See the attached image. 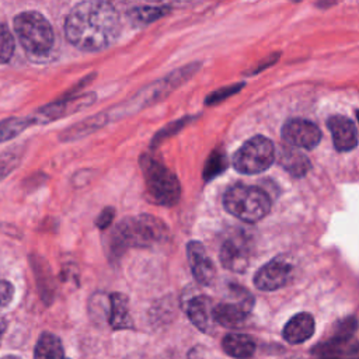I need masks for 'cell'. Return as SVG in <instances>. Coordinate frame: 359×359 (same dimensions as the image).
I'll use <instances>...</instances> for the list:
<instances>
[{"label": "cell", "instance_id": "obj_26", "mask_svg": "<svg viewBox=\"0 0 359 359\" xmlns=\"http://www.w3.org/2000/svg\"><path fill=\"white\" fill-rule=\"evenodd\" d=\"M22 151L20 149H10L0 154V181L6 178L20 164Z\"/></svg>", "mask_w": 359, "mask_h": 359}, {"label": "cell", "instance_id": "obj_13", "mask_svg": "<svg viewBox=\"0 0 359 359\" xmlns=\"http://www.w3.org/2000/svg\"><path fill=\"white\" fill-rule=\"evenodd\" d=\"M187 257L195 280L203 286L212 285L216 278V268L205 247L199 241H189L187 245Z\"/></svg>", "mask_w": 359, "mask_h": 359}, {"label": "cell", "instance_id": "obj_27", "mask_svg": "<svg viewBox=\"0 0 359 359\" xmlns=\"http://www.w3.org/2000/svg\"><path fill=\"white\" fill-rule=\"evenodd\" d=\"M31 264L38 280V286L42 290L45 289V285H46V289H52V272L48 268V264L41 257H32Z\"/></svg>", "mask_w": 359, "mask_h": 359}, {"label": "cell", "instance_id": "obj_35", "mask_svg": "<svg viewBox=\"0 0 359 359\" xmlns=\"http://www.w3.org/2000/svg\"><path fill=\"white\" fill-rule=\"evenodd\" d=\"M358 118H359V114H358Z\"/></svg>", "mask_w": 359, "mask_h": 359}, {"label": "cell", "instance_id": "obj_19", "mask_svg": "<svg viewBox=\"0 0 359 359\" xmlns=\"http://www.w3.org/2000/svg\"><path fill=\"white\" fill-rule=\"evenodd\" d=\"M34 359H65L62 341L52 332H42L34 349Z\"/></svg>", "mask_w": 359, "mask_h": 359}, {"label": "cell", "instance_id": "obj_23", "mask_svg": "<svg viewBox=\"0 0 359 359\" xmlns=\"http://www.w3.org/2000/svg\"><path fill=\"white\" fill-rule=\"evenodd\" d=\"M171 11L170 6H140L132 8L128 15L136 25H147Z\"/></svg>", "mask_w": 359, "mask_h": 359}, {"label": "cell", "instance_id": "obj_24", "mask_svg": "<svg viewBox=\"0 0 359 359\" xmlns=\"http://www.w3.org/2000/svg\"><path fill=\"white\" fill-rule=\"evenodd\" d=\"M356 328H358V320L355 317H346L335 324L334 332L331 334L328 341L335 345L345 346L352 338V335L355 334Z\"/></svg>", "mask_w": 359, "mask_h": 359}, {"label": "cell", "instance_id": "obj_15", "mask_svg": "<svg viewBox=\"0 0 359 359\" xmlns=\"http://www.w3.org/2000/svg\"><path fill=\"white\" fill-rule=\"evenodd\" d=\"M215 304L208 296H195L187 303V316L189 321L202 332L209 334L213 331Z\"/></svg>", "mask_w": 359, "mask_h": 359}, {"label": "cell", "instance_id": "obj_32", "mask_svg": "<svg viewBox=\"0 0 359 359\" xmlns=\"http://www.w3.org/2000/svg\"><path fill=\"white\" fill-rule=\"evenodd\" d=\"M114 217H115V210H114V208H109V206H108V208L102 209L101 213L98 215V217L95 219V226H97L98 229L104 230V229H107V227L111 226Z\"/></svg>", "mask_w": 359, "mask_h": 359}, {"label": "cell", "instance_id": "obj_28", "mask_svg": "<svg viewBox=\"0 0 359 359\" xmlns=\"http://www.w3.org/2000/svg\"><path fill=\"white\" fill-rule=\"evenodd\" d=\"M226 168V160L224 156L219 151H215L210 154V157L206 161L205 165V171H203V177L206 181L212 180L213 177H216L217 174H220L223 170Z\"/></svg>", "mask_w": 359, "mask_h": 359}, {"label": "cell", "instance_id": "obj_12", "mask_svg": "<svg viewBox=\"0 0 359 359\" xmlns=\"http://www.w3.org/2000/svg\"><path fill=\"white\" fill-rule=\"evenodd\" d=\"M222 265L233 272H243L250 264V245L243 236L229 237L220 248Z\"/></svg>", "mask_w": 359, "mask_h": 359}, {"label": "cell", "instance_id": "obj_20", "mask_svg": "<svg viewBox=\"0 0 359 359\" xmlns=\"http://www.w3.org/2000/svg\"><path fill=\"white\" fill-rule=\"evenodd\" d=\"M108 122V118L105 115V112H100L97 115H93V116H88L87 119L76 123L74 126H70L67 128L66 130H63L60 133V139L67 142V140H76V139H80L83 136H87L90 135L91 132L100 129L101 126L107 125Z\"/></svg>", "mask_w": 359, "mask_h": 359}, {"label": "cell", "instance_id": "obj_1", "mask_svg": "<svg viewBox=\"0 0 359 359\" xmlns=\"http://www.w3.org/2000/svg\"><path fill=\"white\" fill-rule=\"evenodd\" d=\"M121 18L111 3L81 1L66 15L65 35L77 49L100 52L111 46L121 34Z\"/></svg>", "mask_w": 359, "mask_h": 359}, {"label": "cell", "instance_id": "obj_8", "mask_svg": "<svg viewBox=\"0 0 359 359\" xmlns=\"http://www.w3.org/2000/svg\"><path fill=\"white\" fill-rule=\"evenodd\" d=\"M231 292L236 297L233 302H222L213 309L215 323L226 328L241 327L254 307V297L244 289L233 286Z\"/></svg>", "mask_w": 359, "mask_h": 359}, {"label": "cell", "instance_id": "obj_5", "mask_svg": "<svg viewBox=\"0 0 359 359\" xmlns=\"http://www.w3.org/2000/svg\"><path fill=\"white\" fill-rule=\"evenodd\" d=\"M198 63L182 66L181 69H177L175 72H171L165 77H163L158 81H154L153 84L147 86L146 88H142L136 95H133L128 104H121L119 107H114L109 111H104L107 114L108 121L109 119H118L123 115H128L133 111H137L139 108L147 107L153 102H156L160 98H164L170 91L181 86L185 80H188L196 70H198Z\"/></svg>", "mask_w": 359, "mask_h": 359}, {"label": "cell", "instance_id": "obj_25", "mask_svg": "<svg viewBox=\"0 0 359 359\" xmlns=\"http://www.w3.org/2000/svg\"><path fill=\"white\" fill-rule=\"evenodd\" d=\"M15 42L8 25L0 18V65L7 63L14 53Z\"/></svg>", "mask_w": 359, "mask_h": 359}, {"label": "cell", "instance_id": "obj_7", "mask_svg": "<svg viewBox=\"0 0 359 359\" xmlns=\"http://www.w3.org/2000/svg\"><path fill=\"white\" fill-rule=\"evenodd\" d=\"M273 160V143L264 136H254L234 153L233 167L241 174L251 175L269 168Z\"/></svg>", "mask_w": 359, "mask_h": 359}, {"label": "cell", "instance_id": "obj_3", "mask_svg": "<svg viewBox=\"0 0 359 359\" xmlns=\"http://www.w3.org/2000/svg\"><path fill=\"white\" fill-rule=\"evenodd\" d=\"M14 29L24 50L31 57H46L55 43L50 22L38 11H22L14 18Z\"/></svg>", "mask_w": 359, "mask_h": 359}, {"label": "cell", "instance_id": "obj_10", "mask_svg": "<svg viewBox=\"0 0 359 359\" xmlns=\"http://www.w3.org/2000/svg\"><path fill=\"white\" fill-rule=\"evenodd\" d=\"M283 139L299 149H314L321 140V130L316 123L302 118L289 119L282 128Z\"/></svg>", "mask_w": 359, "mask_h": 359}, {"label": "cell", "instance_id": "obj_17", "mask_svg": "<svg viewBox=\"0 0 359 359\" xmlns=\"http://www.w3.org/2000/svg\"><path fill=\"white\" fill-rule=\"evenodd\" d=\"M108 324L114 330L133 328V321L129 310V299L126 294L114 292L109 294Z\"/></svg>", "mask_w": 359, "mask_h": 359}, {"label": "cell", "instance_id": "obj_30", "mask_svg": "<svg viewBox=\"0 0 359 359\" xmlns=\"http://www.w3.org/2000/svg\"><path fill=\"white\" fill-rule=\"evenodd\" d=\"M241 87H243V84H234V86H230V87H224V88L216 90V91H213L212 94H209V95L206 97V101H205V102H206L208 105L220 102V101H223L224 98L230 97L231 94L237 93L238 88H241Z\"/></svg>", "mask_w": 359, "mask_h": 359}, {"label": "cell", "instance_id": "obj_2", "mask_svg": "<svg viewBox=\"0 0 359 359\" xmlns=\"http://www.w3.org/2000/svg\"><path fill=\"white\" fill-rule=\"evenodd\" d=\"M170 238L164 222L150 215H137L122 219L109 233L108 252L119 258L128 248H149L163 244Z\"/></svg>", "mask_w": 359, "mask_h": 359}, {"label": "cell", "instance_id": "obj_29", "mask_svg": "<svg viewBox=\"0 0 359 359\" xmlns=\"http://www.w3.org/2000/svg\"><path fill=\"white\" fill-rule=\"evenodd\" d=\"M187 121H188V118H182V119H178V121H175V122L168 123L164 129H161V130L154 136V139H153V142H151L153 147H157L158 143H161V142L165 140L167 137H170V136H172L174 133H177V132L187 123Z\"/></svg>", "mask_w": 359, "mask_h": 359}, {"label": "cell", "instance_id": "obj_31", "mask_svg": "<svg viewBox=\"0 0 359 359\" xmlns=\"http://www.w3.org/2000/svg\"><path fill=\"white\" fill-rule=\"evenodd\" d=\"M14 299V286L8 280L0 279V310L6 309Z\"/></svg>", "mask_w": 359, "mask_h": 359}, {"label": "cell", "instance_id": "obj_22", "mask_svg": "<svg viewBox=\"0 0 359 359\" xmlns=\"http://www.w3.org/2000/svg\"><path fill=\"white\" fill-rule=\"evenodd\" d=\"M279 161L282 167L294 177L304 175L310 168L309 158L304 154L292 149H283L280 153Z\"/></svg>", "mask_w": 359, "mask_h": 359}, {"label": "cell", "instance_id": "obj_33", "mask_svg": "<svg viewBox=\"0 0 359 359\" xmlns=\"http://www.w3.org/2000/svg\"><path fill=\"white\" fill-rule=\"evenodd\" d=\"M6 327H7V324H6L4 318H0V339H1L3 334H4V331H6Z\"/></svg>", "mask_w": 359, "mask_h": 359}, {"label": "cell", "instance_id": "obj_14", "mask_svg": "<svg viewBox=\"0 0 359 359\" xmlns=\"http://www.w3.org/2000/svg\"><path fill=\"white\" fill-rule=\"evenodd\" d=\"M328 129L332 136L334 147L338 151L353 150L358 144V130L355 123L342 115H334L328 119Z\"/></svg>", "mask_w": 359, "mask_h": 359}, {"label": "cell", "instance_id": "obj_34", "mask_svg": "<svg viewBox=\"0 0 359 359\" xmlns=\"http://www.w3.org/2000/svg\"><path fill=\"white\" fill-rule=\"evenodd\" d=\"M0 359H21V358L17 356V355H6V356H3Z\"/></svg>", "mask_w": 359, "mask_h": 359}, {"label": "cell", "instance_id": "obj_4", "mask_svg": "<svg viewBox=\"0 0 359 359\" xmlns=\"http://www.w3.org/2000/svg\"><path fill=\"white\" fill-rule=\"evenodd\" d=\"M149 199L160 206H172L180 201L181 185L174 172L149 154L139 158Z\"/></svg>", "mask_w": 359, "mask_h": 359}, {"label": "cell", "instance_id": "obj_16", "mask_svg": "<svg viewBox=\"0 0 359 359\" xmlns=\"http://www.w3.org/2000/svg\"><path fill=\"white\" fill-rule=\"evenodd\" d=\"M316 323L311 314L299 313L293 316L283 327V338L292 345H299L306 342L314 334Z\"/></svg>", "mask_w": 359, "mask_h": 359}, {"label": "cell", "instance_id": "obj_11", "mask_svg": "<svg viewBox=\"0 0 359 359\" xmlns=\"http://www.w3.org/2000/svg\"><path fill=\"white\" fill-rule=\"evenodd\" d=\"M292 265L282 259L275 258L258 269L254 276V285L264 292H273L283 287L292 279Z\"/></svg>", "mask_w": 359, "mask_h": 359}, {"label": "cell", "instance_id": "obj_18", "mask_svg": "<svg viewBox=\"0 0 359 359\" xmlns=\"http://www.w3.org/2000/svg\"><path fill=\"white\" fill-rule=\"evenodd\" d=\"M222 348L234 359H250L257 349V344L251 335L230 332L223 338Z\"/></svg>", "mask_w": 359, "mask_h": 359}, {"label": "cell", "instance_id": "obj_6", "mask_svg": "<svg viewBox=\"0 0 359 359\" xmlns=\"http://www.w3.org/2000/svg\"><path fill=\"white\" fill-rule=\"evenodd\" d=\"M223 206L234 217L247 223H254L269 213L271 199L266 192L258 187L237 184L226 191Z\"/></svg>", "mask_w": 359, "mask_h": 359}, {"label": "cell", "instance_id": "obj_21", "mask_svg": "<svg viewBox=\"0 0 359 359\" xmlns=\"http://www.w3.org/2000/svg\"><path fill=\"white\" fill-rule=\"evenodd\" d=\"M36 125L34 116H10L0 121V143H6L17 137L29 126Z\"/></svg>", "mask_w": 359, "mask_h": 359}, {"label": "cell", "instance_id": "obj_9", "mask_svg": "<svg viewBox=\"0 0 359 359\" xmlns=\"http://www.w3.org/2000/svg\"><path fill=\"white\" fill-rule=\"evenodd\" d=\"M93 101H94L93 93L81 94V95L72 94L63 100H57V101L43 105L32 116H34L36 125H46L49 122H53L56 119L65 118L70 114H74L80 109L87 108L88 105L93 104Z\"/></svg>", "mask_w": 359, "mask_h": 359}]
</instances>
